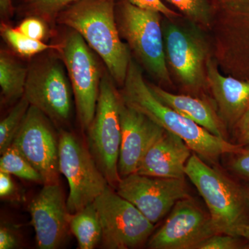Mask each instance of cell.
I'll use <instances>...</instances> for the list:
<instances>
[{"label": "cell", "mask_w": 249, "mask_h": 249, "mask_svg": "<svg viewBox=\"0 0 249 249\" xmlns=\"http://www.w3.org/2000/svg\"><path fill=\"white\" fill-rule=\"evenodd\" d=\"M121 94L123 101L137 109L162 128L180 137L199 157L217 160L224 154L239 153L242 145L231 143L209 131L166 106L152 92L142 76L139 65L131 60Z\"/></svg>", "instance_id": "1"}, {"label": "cell", "mask_w": 249, "mask_h": 249, "mask_svg": "<svg viewBox=\"0 0 249 249\" xmlns=\"http://www.w3.org/2000/svg\"><path fill=\"white\" fill-rule=\"evenodd\" d=\"M116 0H80L62 11L58 22L76 31L103 59L109 74L124 85L131 57L119 36Z\"/></svg>", "instance_id": "2"}, {"label": "cell", "mask_w": 249, "mask_h": 249, "mask_svg": "<svg viewBox=\"0 0 249 249\" xmlns=\"http://www.w3.org/2000/svg\"><path fill=\"white\" fill-rule=\"evenodd\" d=\"M186 176L204 199L218 233L240 237L249 222L247 191L196 154L187 163Z\"/></svg>", "instance_id": "3"}, {"label": "cell", "mask_w": 249, "mask_h": 249, "mask_svg": "<svg viewBox=\"0 0 249 249\" xmlns=\"http://www.w3.org/2000/svg\"><path fill=\"white\" fill-rule=\"evenodd\" d=\"M122 98L109 77L101 78L96 112L88 129V148L109 186L116 188L121 181L118 170L120 155Z\"/></svg>", "instance_id": "4"}, {"label": "cell", "mask_w": 249, "mask_h": 249, "mask_svg": "<svg viewBox=\"0 0 249 249\" xmlns=\"http://www.w3.org/2000/svg\"><path fill=\"white\" fill-rule=\"evenodd\" d=\"M58 150L60 173L70 187L67 209L70 213H76L96 200L109 185L89 148L74 134L60 131Z\"/></svg>", "instance_id": "5"}, {"label": "cell", "mask_w": 249, "mask_h": 249, "mask_svg": "<svg viewBox=\"0 0 249 249\" xmlns=\"http://www.w3.org/2000/svg\"><path fill=\"white\" fill-rule=\"evenodd\" d=\"M119 6L121 31L129 47L149 73L160 82L171 83L160 13L141 9L127 0Z\"/></svg>", "instance_id": "6"}, {"label": "cell", "mask_w": 249, "mask_h": 249, "mask_svg": "<svg viewBox=\"0 0 249 249\" xmlns=\"http://www.w3.org/2000/svg\"><path fill=\"white\" fill-rule=\"evenodd\" d=\"M93 203L102 227L103 248H137L150 238L154 224L112 187L108 186Z\"/></svg>", "instance_id": "7"}, {"label": "cell", "mask_w": 249, "mask_h": 249, "mask_svg": "<svg viewBox=\"0 0 249 249\" xmlns=\"http://www.w3.org/2000/svg\"><path fill=\"white\" fill-rule=\"evenodd\" d=\"M60 52L73 93L80 124L88 130L96 112L101 76L90 47L82 36L72 31L61 45Z\"/></svg>", "instance_id": "8"}, {"label": "cell", "mask_w": 249, "mask_h": 249, "mask_svg": "<svg viewBox=\"0 0 249 249\" xmlns=\"http://www.w3.org/2000/svg\"><path fill=\"white\" fill-rule=\"evenodd\" d=\"M11 145L40 173L43 185L59 183L58 139L40 109L30 106Z\"/></svg>", "instance_id": "9"}, {"label": "cell", "mask_w": 249, "mask_h": 249, "mask_svg": "<svg viewBox=\"0 0 249 249\" xmlns=\"http://www.w3.org/2000/svg\"><path fill=\"white\" fill-rule=\"evenodd\" d=\"M72 90L61 64L49 60L28 71L24 96L55 124H64L72 109Z\"/></svg>", "instance_id": "10"}, {"label": "cell", "mask_w": 249, "mask_h": 249, "mask_svg": "<svg viewBox=\"0 0 249 249\" xmlns=\"http://www.w3.org/2000/svg\"><path fill=\"white\" fill-rule=\"evenodd\" d=\"M116 189L153 224L168 213L178 201L190 197L185 178H155L137 173L121 178Z\"/></svg>", "instance_id": "11"}, {"label": "cell", "mask_w": 249, "mask_h": 249, "mask_svg": "<svg viewBox=\"0 0 249 249\" xmlns=\"http://www.w3.org/2000/svg\"><path fill=\"white\" fill-rule=\"evenodd\" d=\"M218 234L210 214L190 197L174 206L164 224L151 235L152 249H196L201 242Z\"/></svg>", "instance_id": "12"}, {"label": "cell", "mask_w": 249, "mask_h": 249, "mask_svg": "<svg viewBox=\"0 0 249 249\" xmlns=\"http://www.w3.org/2000/svg\"><path fill=\"white\" fill-rule=\"evenodd\" d=\"M36 243L40 249H58L68 235L67 201L58 183L44 185L29 206Z\"/></svg>", "instance_id": "13"}, {"label": "cell", "mask_w": 249, "mask_h": 249, "mask_svg": "<svg viewBox=\"0 0 249 249\" xmlns=\"http://www.w3.org/2000/svg\"><path fill=\"white\" fill-rule=\"evenodd\" d=\"M165 55L183 85L196 89L204 81L206 51L203 42L190 31L168 23L163 32Z\"/></svg>", "instance_id": "14"}, {"label": "cell", "mask_w": 249, "mask_h": 249, "mask_svg": "<svg viewBox=\"0 0 249 249\" xmlns=\"http://www.w3.org/2000/svg\"><path fill=\"white\" fill-rule=\"evenodd\" d=\"M120 117L122 137L118 170L122 178L136 173L145 152L165 129L123 100Z\"/></svg>", "instance_id": "15"}, {"label": "cell", "mask_w": 249, "mask_h": 249, "mask_svg": "<svg viewBox=\"0 0 249 249\" xmlns=\"http://www.w3.org/2000/svg\"><path fill=\"white\" fill-rule=\"evenodd\" d=\"M191 151L180 137L165 130L145 152L136 173L155 178H185Z\"/></svg>", "instance_id": "16"}, {"label": "cell", "mask_w": 249, "mask_h": 249, "mask_svg": "<svg viewBox=\"0 0 249 249\" xmlns=\"http://www.w3.org/2000/svg\"><path fill=\"white\" fill-rule=\"evenodd\" d=\"M208 82L224 117L229 122L240 120L249 107V81L224 76L213 60L206 64Z\"/></svg>", "instance_id": "17"}, {"label": "cell", "mask_w": 249, "mask_h": 249, "mask_svg": "<svg viewBox=\"0 0 249 249\" xmlns=\"http://www.w3.org/2000/svg\"><path fill=\"white\" fill-rule=\"evenodd\" d=\"M152 92L161 102L173 108L185 117L209 131L216 137L225 139L224 132L215 112L212 107L199 98L186 95L175 94L160 87L150 86Z\"/></svg>", "instance_id": "18"}, {"label": "cell", "mask_w": 249, "mask_h": 249, "mask_svg": "<svg viewBox=\"0 0 249 249\" xmlns=\"http://www.w3.org/2000/svg\"><path fill=\"white\" fill-rule=\"evenodd\" d=\"M68 222L70 231L78 241V249H93L101 242L102 227L94 203L76 213H69Z\"/></svg>", "instance_id": "19"}, {"label": "cell", "mask_w": 249, "mask_h": 249, "mask_svg": "<svg viewBox=\"0 0 249 249\" xmlns=\"http://www.w3.org/2000/svg\"><path fill=\"white\" fill-rule=\"evenodd\" d=\"M28 71L27 68L9 54L1 52L0 87L6 101L13 102L24 96Z\"/></svg>", "instance_id": "20"}, {"label": "cell", "mask_w": 249, "mask_h": 249, "mask_svg": "<svg viewBox=\"0 0 249 249\" xmlns=\"http://www.w3.org/2000/svg\"><path fill=\"white\" fill-rule=\"evenodd\" d=\"M1 34L4 40L22 56H33L48 49H58L60 51L61 47V45H47L42 41L34 40L24 35L18 29H14L6 24H1Z\"/></svg>", "instance_id": "21"}, {"label": "cell", "mask_w": 249, "mask_h": 249, "mask_svg": "<svg viewBox=\"0 0 249 249\" xmlns=\"http://www.w3.org/2000/svg\"><path fill=\"white\" fill-rule=\"evenodd\" d=\"M0 171L9 173L27 181L42 183L40 173L16 147H9L1 155Z\"/></svg>", "instance_id": "22"}, {"label": "cell", "mask_w": 249, "mask_h": 249, "mask_svg": "<svg viewBox=\"0 0 249 249\" xmlns=\"http://www.w3.org/2000/svg\"><path fill=\"white\" fill-rule=\"evenodd\" d=\"M30 107L29 101L24 96L16 103L9 114L0 123V153H3L14 142L20 128L28 109Z\"/></svg>", "instance_id": "23"}, {"label": "cell", "mask_w": 249, "mask_h": 249, "mask_svg": "<svg viewBox=\"0 0 249 249\" xmlns=\"http://www.w3.org/2000/svg\"><path fill=\"white\" fill-rule=\"evenodd\" d=\"M187 17L198 22H209L212 9L208 0H166Z\"/></svg>", "instance_id": "24"}, {"label": "cell", "mask_w": 249, "mask_h": 249, "mask_svg": "<svg viewBox=\"0 0 249 249\" xmlns=\"http://www.w3.org/2000/svg\"><path fill=\"white\" fill-rule=\"evenodd\" d=\"M78 1L80 0H29V6L36 16L53 19L64 9Z\"/></svg>", "instance_id": "25"}, {"label": "cell", "mask_w": 249, "mask_h": 249, "mask_svg": "<svg viewBox=\"0 0 249 249\" xmlns=\"http://www.w3.org/2000/svg\"><path fill=\"white\" fill-rule=\"evenodd\" d=\"M240 237L218 233L201 242L196 249H237L243 248Z\"/></svg>", "instance_id": "26"}, {"label": "cell", "mask_w": 249, "mask_h": 249, "mask_svg": "<svg viewBox=\"0 0 249 249\" xmlns=\"http://www.w3.org/2000/svg\"><path fill=\"white\" fill-rule=\"evenodd\" d=\"M18 29L31 38L40 41L43 40L47 33L45 23L37 17H31L24 19L19 24Z\"/></svg>", "instance_id": "27"}, {"label": "cell", "mask_w": 249, "mask_h": 249, "mask_svg": "<svg viewBox=\"0 0 249 249\" xmlns=\"http://www.w3.org/2000/svg\"><path fill=\"white\" fill-rule=\"evenodd\" d=\"M211 9L220 8L235 14L249 16V0H208Z\"/></svg>", "instance_id": "28"}, {"label": "cell", "mask_w": 249, "mask_h": 249, "mask_svg": "<svg viewBox=\"0 0 249 249\" xmlns=\"http://www.w3.org/2000/svg\"><path fill=\"white\" fill-rule=\"evenodd\" d=\"M127 1L141 9L157 11L169 18H176L178 16V14L175 12L173 10L167 7L162 2L161 0H127Z\"/></svg>", "instance_id": "29"}, {"label": "cell", "mask_w": 249, "mask_h": 249, "mask_svg": "<svg viewBox=\"0 0 249 249\" xmlns=\"http://www.w3.org/2000/svg\"><path fill=\"white\" fill-rule=\"evenodd\" d=\"M248 147L236 154L235 158L232 160L231 166L235 173L249 179V146Z\"/></svg>", "instance_id": "30"}, {"label": "cell", "mask_w": 249, "mask_h": 249, "mask_svg": "<svg viewBox=\"0 0 249 249\" xmlns=\"http://www.w3.org/2000/svg\"><path fill=\"white\" fill-rule=\"evenodd\" d=\"M18 238L11 228L1 225L0 228V249H13L18 247Z\"/></svg>", "instance_id": "31"}, {"label": "cell", "mask_w": 249, "mask_h": 249, "mask_svg": "<svg viewBox=\"0 0 249 249\" xmlns=\"http://www.w3.org/2000/svg\"><path fill=\"white\" fill-rule=\"evenodd\" d=\"M15 192V184L11 175L0 171V196L1 198L9 197Z\"/></svg>", "instance_id": "32"}, {"label": "cell", "mask_w": 249, "mask_h": 249, "mask_svg": "<svg viewBox=\"0 0 249 249\" xmlns=\"http://www.w3.org/2000/svg\"><path fill=\"white\" fill-rule=\"evenodd\" d=\"M237 124L240 138L249 134V107L237 121Z\"/></svg>", "instance_id": "33"}, {"label": "cell", "mask_w": 249, "mask_h": 249, "mask_svg": "<svg viewBox=\"0 0 249 249\" xmlns=\"http://www.w3.org/2000/svg\"><path fill=\"white\" fill-rule=\"evenodd\" d=\"M0 11L4 17L11 16L14 11L12 0H0Z\"/></svg>", "instance_id": "34"}, {"label": "cell", "mask_w": 249, "mask_h": 249, "mask_svg": "<svg viewBox=\"0 0 249 249\" xmlns=\"http://www.w3.org/2000/svg\"><path fill=\"white\" fill-rule=\"evenodd\" d=\"M247 194H248V199L249 203V190L247 191ZM240 237H243L247 240H249V222L247 225L244 228L242 232L240 234Z\"/></svg>", "instance_id": "35"}, {"label": "cell", "mask_w": 249, "mask_h": 249, "mask_svg": "<svg viewBox=\"0 0 249 249\" xmlns=\"http://www.w3.org/2000/svg\"><path fill=\"white\" fill-rule=\"evenodd\" d=\"M240 142H242V145H245L249 146V134L245 136V137H241Z\"/></svg>", "instance_id": "36"}, {"label": "cell", "mask_w": 249, "mask_h": 249, "mask_svg": "<svg viewBox=\"0 0 249 249\" xmlns=\"http://www.w3.org/2000/svg\"><path fill=\"white\" fill-rule=\"evenodd\" d=\"M248 242H247V243L245 244L243 246V248L242 249H249V240H247Z\"/></svg>", "instance_id": "37"}]
</instances>
